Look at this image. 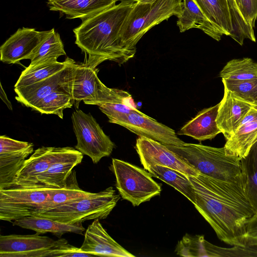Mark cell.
Segmentation results:
<instances>
[{
    "instance_id": "obj_1",
    "label": "cell",
    "mask_w": 257,
    "mask_h": 257,
    "mask_svg": "<svg viewBox=\"0 0 257 257\" xmlns=\"http://www.w3.org/2000/svg\"><path fill=\"white\" fill-rule=\"evenodd\" d=\"M196 210L218 237L233 246L245 247L246 226L256 214L243 190L241 179L228 182L199 173L188 176Z\"/></svg>"
},
{
    "instance_id": "obj_2",
    "label": "cell",
    "mask_w": 257,
    "mask_h": 257,
    "mask_svg": "<svg viewBox=\"0 0 257 257\" xmlns=\"http://www.w3.org/2000/svg\"><path fill=\"white\" fill-rule=\"evenodd\" d=\"M136 2H120L82 21L73 29L75 43L87 55L84 62L96 68L110 60L119 65L134 56L122 46L120 33Z\"/></svg>"
},
{
    "instance_id": "obj_3",
    "label": "cell",
    "mask_w": 257,
    "mask_h": 257,
    "mask_svg": "<svg viewBox=\"0 0 257 257\" xmlns=\"http://www.w3.org/2000/svg\"><path fill=\"white\" fill-rule=\"evenodd\" d=\"M166 146L200 174L231 182L241 179L240 159L227 155L224 147L186 143L181 146Z\"/></svg>"
},
{
    "instance_id": "obj_4",
    "label": "cell",
    "mask_w": 257,
    "mask_h": 257,
    "mask_svg": "<svg viewBox=\"0 0 257 257\" xmlns=\"http://www.w3.org/2000/svg\"><path fill=\"white\" fill-rule=\"evenodd\" d=\"M182 0H156L152 4L136 2L121 29L120 40L123 47L135 56L136 45L153 27L181 13Z\"/></svg>"
},
{
    "instance_id": "obj_5",
    "label": "cell",
    "mask_w": 257,
    "mask_h": 257,
    "mask_svg": "<svg viewBox=\"0 0 257 257\" xmlns=\"http://www.w3.org/2000/svg\"><path fill=\"white\" fill-rule=\"evenodd\" d=\"M119 199L113 187H109L86 198L40 211L34 216L70 224L103 219L109 215Z\"/></svg>"
},
{
    "instance_id": "obj_6",
    "label": "cell",
    "mask_w": 257,
    "mask_h": 257,
    "mask_svg": "<svg viewBox=\"0 0 257 257\" xmlns=\"http://www.w3.org/2000/svg\"><path fill=\"white\" fill-rule=\"evenodd\" d=\"M116 179V188L121 197L134 206L159 195L161 186L145 170L125 161L113 158L109 167Z\"/></svg>"
},
{
    "instance_id": "obj_7",
    "label": "cell",
    "mask_w": 257,
    "mask_h": 257,
    "mask_svg": "<svg viewBox=\"0 0 257 257\" xmlns=\"http://www.w3.org/2000/svg\"><path fill=\"white\" fill-rule=\"evenodd\" d=\"M56 188L14 187L0 189V219L12 221L34 216L42 210Z\"/></svg>"
},
{
    "instance_id": "obj_8",
    "label": "cell",
    "mask_w": 257,
    "mask_h": 257,
    "mask_svg": "<svg viewBox=\"0 0 257 257\" xmlns=\"http://www.w3.org/2000/svg\"><path fill=\"white\" fill-rule=\"evenodd\" d=\"M71 118L77 141L76 150L89 157L94 164L111 154L114 144L90 113L76 110Z\"/></svg>"
},
{
    "instance_id": "obj_9",
    "label": "cell",
    "mask_w": 257,
    "mask_h": 257,
    "mask_svg": "<svg viewBox=\"0 0 257 257\" xmlns=\"http://www.w3.org/2000/svg\"><path fill=\"white\" fill-rule=\"evenodd\" d=\"M77 151L69 147H42L37 149L26 160L11 187H35L37 178L40 175L53 164L72 155Z\"/></svg>"
},
{
    "instance_id": "obj_10",
    "label": "cell",
    "mask_w": 257,
    "mask_h": 257,
    "mask_svg": "<svg viewBox=\"0 0 257 257\" xmlns=\"http://www.w3.org/2000/svg\"><path fill=\"white\" fill-rule=\"evenodd\" d=\"M135 149L146 170L150 166L159 165L177 170L188 176H196L199 174L166 145L158 141L139 137Z\"/></svg>"
},
{
    "instance_id": "obj_11",
    "label": "cell",
    "mask_w": 257,
    "mask_h": 257,
    "mask_svg": "<svg viewBox=\"0 0 257 257\" xmlns=\"http://www.w3.org/2000/svg\"><path fill=\"white\" fill-rule=\"evenodd\" d=\"M40 234L1 235L0 257H49L60 238L55 240Z\"/></svg>"
},
{
    "instance_id": "obj_12",
    "label": "cell",
    "mask_w": 257,
    "mask_h": 257,
    "mask_svg": "<svg viewBox=\"0 0 257 257\" xmlns=\"http://www.w3.org/2000/svg\"><path fill=\"white\" fill-rule=\"evenodd\" d=\"M75 62L69 58L67 65L56 74L33 84L15 88V98L24 105L32 108L47 95L57 90L71 93L73 68Z\"/></svg>"
},
{
    "instance_id": "obj_13",
    "label": "cell",
    "mask_w": 257,
    "mask_h": 257,
    "mask_svg": "<svg viewBox=\"0 0 257 257\" xmlns=\"http://www.w3.org/2000/svg\"><path fill=\"white\" fill-rule=\"evenodd\" d=\"M38 31L34 28H19L0 47L1 60L7 64L18 63L23 59L31 60L41 44L52 33Z\"/></svg>"
},
{
    "instance_id": "obj_14",
    "label": "cell",
    "mask_w": 257,
    "mask_h": 257,
    "mask_svg": "<svg viewBox=\"0 0 257 257\" xmlns=\"http://www.w3.org/2000/svg\"><path fill=\"white\" fill-rule=\"evenodd\" d=\"M117 124L139 137H145L166 145L181 146L185 143L178 137L174 130L137 109L126 115Z\"/></svg>"
},
{
    "instance_id": "obj_15",
    "label": "cell",
    "mask_w": 257,
    "mask_h": 257,
    "mask_svg": "<svg viewBox=\"0 0 257 257\" xmlns=\"http://www.w3.org/2000/svg\"><path fill=\"white\" fill-rule=\"evenodd\" d=\"M219 103L216 121L226 140L235 132L252 106L224 86L223 97Z\"/></svg>"
},
{
    "instance_id": "obj_16",
    "label": "cell",
    "mask_w": 257,
    "mask_h": 257,
    "mask_svg": "<svg viewBox=\"0 0 257 257\" xmlns=\"http://www.w3.org/2000/svg\"><path fill=\"white\" fill-rule=\"evenodd\" d=\"M99 220L94 219L88 226L81 250L97 256L134 257L109 235Z\"/></svg>"
},
{
    "instance_id": "obj_17",
    "label": "cell",
    "mask_w": 257,
    "mask_h": 257,
    "mask_svg": "<svg viewBox=\"0 0 257 257\" xmlns=\"http://www.w3.org/2000/svg\"><path fill=\"white\" fill-rule=\"evenodd\" d=\"M257 141V109L252 107L224 146L227 155L241 159Z\"/></svg>"
},
{
    "instance_id": "obj_18",
    "label": "cell",
    "mask_w": 257,
    "mask_h": 257,
    "mask_svg": "<svg viewBox=\"0 0 257 257\" xmlns=\"http://www.w3.org/2000/svg\"><path fill=\"white\" fill-rule=\"evenodd\" d=\"M33 152V144L14 145L0 149V189L13 186L18 172Z\"/></svg>"
},
{
    "instance_id": "obj_19",
    "label": "cell",
    "mask_w": 257,
    "mask_h": 257,
    "mask_svg": "<svg viewBox=\"0 0 257 257\" xmlns=\"http://www.w3.org/2000/svg\"><path fill=\"white\" fill-rule=\"evenodd\" d=\"M118 0H47L50 10L65 14L66 19L82 21L115 5Z\"/></svg>"
},
{
    "instance_id": "obj_20",
    "label": "cell",
    "mask_w": 257,
    "mask_h": 257,
    "mask_svg": "<svg viewBox=\"0 0 257 257\" xmlns=\"http://www.w3.org/2000/svg\"><path fill=\"white\" fill-rule=\"evenodd\" d=\"M102 82L97 76V69L85 62L74 63L71 86V97L78 105L81 101L92 100L96 97Z\"/></svg>"
},
{
    "instance_id": "obj_21",
    "label": "cell",
    "mask_w": 257,
    "mask_h": 257,
    "mask_svg": "<svg viewBox=\"0 0 257 257\" xmlns=\"http://www.w3.org/2000/svg\"><path fill=\"white\" fill-rule=\"evenodd\" d=\"M181 13L178 16L177 25L182 33L197 28L217 41H219L222 33L207 18L193 0H182Z\"/></svg>"
},
{
    "instance_id": "obj_22",
    "label": "cell",
    "mask_w": 257,
    "mask_h": 257,
    "mask_svg": "<svg viewBox=\"0 0 257 257\" xmlns=\"http://www.w3.org/2000/svg\"><path fill=\"white\" fill-rule=\"evenodd\" d=\"M219 104L220 103L200 111L180 130L178 135L202 141L212 140L221 133L216 121Z\"/></svg>"
},
{
    "instance_id": "obj_23",
    "label": "cell",
    "mask_w": 257,
    "mask_h": 257,
    "mask_svg": "<svg viewBox=\"0 0 257 257\" xmlns=\"http://www.w3.org/2000/svg\"><path fill=\"white\" fill-rule=\"evenodd\" d=\"M83 157V154L77 150L72 155L53 164L38 177L35 187L61 188L65 187L73 169L81 163Z\"/></svg>"
},
{
    "instance_id": "obj_24",
    "label": "cell",
    "mask_w": 257,
    "mask_h": 257,
    "mask_svg": "<svg viewBox=\"0 0 257 257\" xmlns=\"http://www.w3.org/2000/svg\"><path fill=\"white\" fill-rule=\"evenodd\" d=\"M14 225L34 230L40 234L50 232L58 237L66 233L83 235L85 228L82 223H66L39 216L24 217L14 220Z\"/></svg>"
},
{
    "instance_id": "obj_25",
    "label": "cell",
    "mask_w": 257,
    "mask_h": 257,
    "mask_svg": "<svg viewBox=\"0 0 257 257\" xmlns=\"http://www.w3.org/2000/svg\"><path fill=\"white\" fill-rule=\"evenodd\" d=\"M223 35L232 37L233 27L227 0H193Z\"/></svg>"
},
{
    "instance_id": "obj_26",
    "label": "cell",
    "mask_w": 257,
    "mask_h": 257,
    "mask_svg": "<svg viewBox=\"0 0 257 257\" xmlns=\"http://www.w3.org/2000/svg\"><path fill=\"white\" fill-rule=\"evenodd\" d=\"M244 192L257 214V141L240 160Z\"/></svg>"
},
{
    "instance_id": "obj_27",
    "label": "cell",
    "mask_w": 257,
    "mask_h": 257,
    "mask_svg": "<svg viewBox=\"0 0 257 257\" xmlns=\"http://www.w3.org/2000/svg\"><path fill=\"white\" fill-rule=\"evenodd\" d=\"M147 171L152 176L174 188L193 204H195V194L188 176L177 170L159 165L150 166Z\"/></svg>"
},
{
    "instance_id": "obj_28",
    "label": "cell",
    "mask_w": 257,
    "mask_h": 257,
    "mask_svg": "<svg viewBox=\"0 0 257 257\" xmlns=\"http://www.w3.org/2000/svg\"><path fill=\"white\" fill-rule=\"evenodd\" d=\"M176 253L181 256H221V247L206 240L203 235L185 234L176 245Z\"/></svg>"
},
{
    "instance_id": "obj_29",
    "label": "cell",
    "mask_w": 257,
    "mask_h": 257,
    "mask_svg": "<svg viewBox=\"0 0 257 257\" xmlns=\"http://www.w3.org/2000/svg\"><path fill=\"white\" fill-rule=\"evenodd\" d=\"M68 60L67 57L62 62L50 60L29 65L21 73L15 88L27 86L51 76L65 68Z\"/></svg>"
},
{
    "instance_id": "obj_30",
    "label": "cell",
    "mask_w": 257,
    "mask_h": 257,
    "mask_svg": "<svg viewBox=\"0 0 257 257\" xmlns=\"http://www.w3.org/2000/svg\"><path fill=\"white\" fill-rule=\"evenodd\" d=\"M93 193L84 191L79 187L75 171H72L67 180L66 186L57 188L51 194L44 208L38 212L86 198Z\"/></svg>"
},
{
    "instance_id": "obj_31",
    "label": "cell",
    "mask_w": 257,
    "mask_h": 257,
    "mask_svg": "<svg viewBox=\"0 0 257 257\" xmlns=\"http://www.w3.org/2000/svg\"><path fill=\"white\" fill-rule=\"evenodd\" d=\"M225 80L244 81L257 78V63L249 58L233 59L227 62L219 73Z\"/></svg>"
},
{
    "instance_id": "obj_32",
    "label": "cell",
    "mask_w": 257,
    "mask_h": 257,
    "mask_svg": "<svg viewBox=\"0 0 257 257\" xmlns=\"http://www.w3.org/2000/svg\"><path fill=\"white\" fill-rule=\"evenodd\" d=\"M73 103L71 93L57 90L45 96L31 108L42 114H55L63 118V110L71 107Z\"/></svg>"
},
{
    "instance_id": "obj_33",
    "label": "cell",
    "mask_w": 257,
    "mask_h": 257,
    "mask_svg": "<svg viewBox=\"0 0 257 257\" xmlns=\"http://www.w3.org/2000/svg\"><path fill=\"white\" fill-rule=\"evenodd\" d=\"M52 33L41 44L31 60L29 65H34L43 61L57 60L62 55H66L64 45L59 34L52 29Z\"/></svg>"
},
{
    "instance_id": "obj_34",
    "label": "cell",
    "mask_w": 257,
    "mask_h": 257,
    "mask_svg": "<svg viewBox=\"0 0 257 257\" xmlns=\"http://www.w3.org/2000/svg\"><path fill=\"white\" fill-rule=\"evenodd\" d=\"M230 12L233 27L231 38L242 46L245 39L256 42L253 28L249 26L241 14L235 0H227Z\"/></svg>"
},
{
    "instance_id": "obj_35",
    "label": "cell",
    "mask_w": 257,
    "mask_h": 257,
    "mask_svg": "<svg viewBox=\"0 0 257 257\" xmlns=\"http://www.w3.org/2000/svg\"><path fill=\"white\" fill-rule=\"evenodd\" d=\"M222 81L228 89L250 103L257 98V78L244 81L222 79Z\"/></svg>"
},
{
    "instance_id": "obj_36",
    "label": "cell",
    "mask_w": 257,
    "mask_h": 257,
    "mask_svg": "<svg viewBox=\"0 0 257 257\" xmlns=\"http://www.w3.org/2000/svg\"><path fill=\"white\" fill-rule=\"evenodd\" d=\"M109 119V122L117 124L126 115L137 109L130 102H107L97 105Z\"/></svg>"
},
{
    "instance_id": "obj_37",
    "label": "cell",
    "mask_w": 257,
    "mask_h": 257,
    "mask_svg": "<svg viewBox=\"0 0 257 257\" xmlns=\"http://www.w3.org/2000/svg\"><path fill=\"white\" fill-rule=\"evenodd\" d=\"M94 255L82 251L80 248L70 244L65 238H60L59 243L51 251L49 257H85Z\"/></svg>"
},
{
    "instance_id": "obj_38",
    "label": "cell",
    "mask_w": 257,
    "mask_h": 257,
    "mask_svg": "<svg viewBox=\"0 0 257 257\" xmlns=\"http://www.w3.org/2000/svg\"><path fill=\"white\" fill-rule=\"evenodd\" d=\"M246 23L254 28L257 21V0H235Z\"/></svg>"
},
{
    "instance_id": "obj_39",
    "label": "cell",
    "mask_w": 257,
    "mask_h": 257,
    "mask_svg": "<svg viewBox=\"0 0 257 257\" xmlns=\"http://www.w3.org/2000/svg\"><path fill=\"white\" fill-rule=\"evenodd\" d=\"M245 247H257V214L248 221L246 226Z\"/></svg>"
},
{
    "instance_id": "obj_40",
    "label": "cell",
    "mask_w": 257,
    "mask_h": 257,
    "mask_svg": "<svg viewBox=\"0 0 257 257\" xmlns=\"http://www.w3.org/2000/svg\"><path fill=\"white\" fill-rule=\"evenodd\" d=\"M0 97L4 102L7 105V107L11 110H13V106L11 101L8 99L7 94L4 91L2 83H0Z\"/></svg>"
},
{
    "instance_id": "obj_41",
    "label": "cell",
    "mask_w": 257,
    "mask_h": 257,
    "mask_svg": "<svg viewBox=\"0 0 257 257\" xmlns=\"http://www.w3.org/2000/svg\"><path fill=\"white\" fill-rule=\"evenodd\" d=\"M156 0H135V2L143 4H152Z\"/></svg>"
},
{
    "instance_id": "obj_42",
    "label": "cell",
    "mask_w": 257,
    "mask_h": 257,
    "mask_svg": "<svg viewBox=\"0 0 257 257\" xmlns=\"http://www.w3.org/2000/svg\"><path fill=\"white\" fill-rule=\"evenodd\" d=\"M252 107L257 109V98L252 102L250 103Z\"/></svg>"
},
{
    "instance_id": "obj_43",
    "label": "cell",
    "mask_w": 257,
    "mask_h": 257,
    "mask_svg": "<svg viewBox=\"0 0 257 257\" xmlns=\"http://www.w3.org/2000/svg\"><path fill=\"white\" fill-rule=\"evenodd\" d=\"M118 1L124 2H135V0H118Z\"/></svg>"
}]
</instances>
